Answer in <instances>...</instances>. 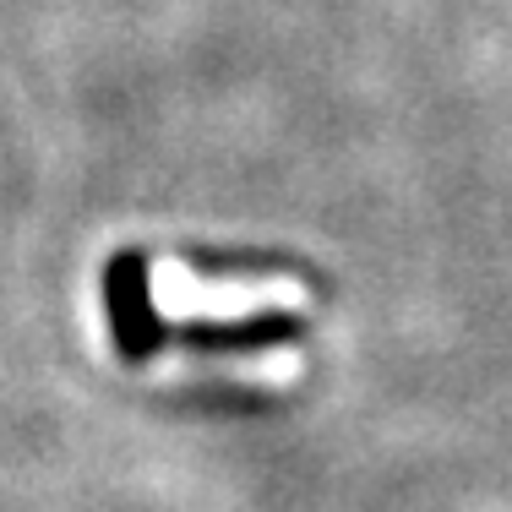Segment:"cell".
Returning <instances> with one entry per match:
<instances>
[{
  "mask_svg": "<svg viewBox=\"0 0 512 512\" xmlns=\"http://www.w3.org/2000/svg\"><path fill=\"white\" fill-rule=\"evenodd\" d=\"M104 306H109V333H115V349L126 360H148L153 349H164V322L153 316L142 256H115V262H109V273H104Z\"/></svg>",
  "mask_w": 512,
  "mask_h": 512,
  "instance_id": "cell-1",
  "label": "cell"
}]
</instances>
